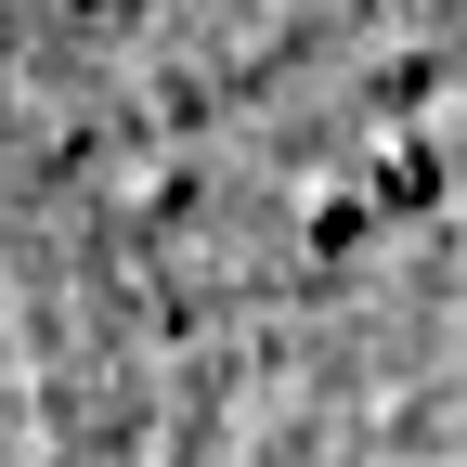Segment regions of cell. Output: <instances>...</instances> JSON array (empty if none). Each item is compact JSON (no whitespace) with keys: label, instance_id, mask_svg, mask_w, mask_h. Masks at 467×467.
<instances>
[{"label":"cell","instance_id":"1","mask_svg":"<svg viewBox=\"0 0 467 467\" xmlns=\"http://www.w3.org/2000/svg\"><path fill=\"white\" fill-rule=\"evenodd\" d=\"M429 0H0V195L66 221L416 52Z\"/></svg>","mask_w":467,"mask_h":467}]
</instances>
